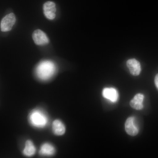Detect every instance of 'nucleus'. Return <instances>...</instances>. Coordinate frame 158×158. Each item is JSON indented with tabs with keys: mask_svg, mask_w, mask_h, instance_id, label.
<instances>
[{
	"mask_svg": "<svg viewBox=\"0 0 158 158\" xmlns=\"http://www.w3.org/2000/svg\"><path fill=\"white\" fill-rule=\"evenodd\" d=\"M16 22V18L14 13H11L6 15L1 22V30L2 32L11 31Z\"/></svg>",
	"mask_w": 158,
	"mask_h": 158,
	"instance_id": "obj_3",
	"label": "nucleus"
},
{
	"mask_svg": "<svg viewBox=\"0 0 158 158\" xmlns=\"http://www.w3.org/2000/svg\"><path fill=\"white\" fill-rule=\"evenodd\" d=\"M126 131L131 136H135L138 133V129L135 123V118L130 117L127 118L125 123Z\"/></svg>",
	"mask_w": 158,
	"mask_h": 158,
	"instance_id": "obj_6",
	"label": "nucleus"
},
{
	"mask_svg": "<svg viewBox=\"0 0 158 158\" xmlns=\"http://www.w3.org/2000/svg\"><path fill=\"white\" fill-rule=\"evenodd\" d=\"M56 152L55 147L48 143H44L40 148L39 153L42 156H51L53 155Z\"/></svg>",
	"mask_w": 158,
	"mask_h": 158,
	"instance_id": "obj_11",
	"label": "nucleus"
},
{
	"mask_svg": "<svg viewBox=\"0 0 158 158\" xmlns=\"http://www.w3.org/2000/svg\"><path fill=\"white\" fill-rule=\"evenodd\" d=\"M127 65L129 69L130 73L135 76L139 75L141 71L140 62L136 59H129L127 62Z\"/></svg>",
	"mask_w": 158,
	"mask_h": 158,
	"instance_id": "obj_7",
	"label": "nucleus"
},
{
	"mask_svg": "<svg viewBox=\"0 0 158 158\" xmlns=\"http://www.w3.org/2000/svg\"><path fill=\"white\" fill-rule=\"evenodd\" d=\"M32 37L34 42L37 45H45L49 42L46 34L40 30H35L33 33Z\"/></svg>",
	"mask_w": 158,
	"mask_h": 158,
	"instance_id": "obj_4",
	"label": "nucleus"
},
{
	"mask_svg": "<svg viewBox=\"0 0 158 158\" xmlns=\"http://www.w3.org/2000/svg\"><path fill=\"white\" fill-rule=\"evenodd\" d=\"M155 83L157 88L158 89V73L156 76L155 78Z\"/></svg>",
	"mask_w": 158,
	"mask_h": 158,
	"instance_id": "obj_13",
	"label": "nucleus"
},
{
	"mask_svg": "<svg viewBox=\"0 0 158 158\" xmlns=\"http://www.w3.org/2000/svg\"><path fill=\"white\" fill-rule=\"evenodd\" d=\"M29 120L32 125L35 127H44L48 122L46 115L40 110H36L32 111L29 116Z\"/></svg>",
	"mask_w": 158,
	"mask_h": 158,
	"instance_id": "obj_2",
	"label": "nucleus"
},
{
	"mask_svg": "<svg viewBox=\"0 0 158 158\" xmlns=\"http://www.w3.org/2000/svg\"><path fill=\"white\" fill-rule=\"evenodd\" d=\"M23 153L27 156H32L35 154L36 149L33 142L31 140L26 141Z\"/></svg>",
	"mask_w": 158,
	"mask_h": 158,
	"instance_id": "obj_12",
	"label": "nucleus"
},
{
	"mask_svg": "<svg viewBox=\"0 0 158 158\" xmlns=\"http://www.w3.org/2000/svg\"><path fill=\"white\" fill-rule=\"evenodd\" d=\"M44 13L47 18L52 20L56 17V4L53 2H47L43 6Z\"/></svg>",
	"mask_w": 158,
	"mask_h": 158,
	"instance_id": "obj_5",
	"label": "nucleus"
},
{
	"mask_svg": "<svg viewBox=\"0 0 158 158\" xmlns=\"http://www.w3.org/2000/svg\"><path fill=\"white\" fill-rule=\"evenodd\" d=\"M102 95L104 98L112 102H116L118 100V94L117 90L113 88H106L103 89Z\"/></svg>",
	"mask_w": 158,
	"mask_h": 158,
	"instance_id": "obj_8",
	"label": "nucleus"
},
{
	"mask_svg": "<svg viewBox=\"0 0 158 158\" xmlns=\"http://www.w3.org/2000/svg\"><path fill=\"white\" fill-rule=\"evenodd\" d=\"M53 131L57 135H62L65 131V127L64 124L60 120H55L52 124Z\"/></svg>",
	"mask_w": 158,
	"mask_h": 158,
	"instance_id": "obj_10",
	"label": "nucleus"
},
{
	"mask_svg": "<svg viewBox=\"0 0 158 158\" xmlns=\"http://www.w3.org/2000/svg\"><path fill=\"white\" fill-rule=\"evenodd\" d=\"M56 65L50 61H44L39 63L36 69L37 77L45 81L50 79L56 71Z\"/></svg>",
	"mask_w": 158,
	"mask_h": 158,
	"instance_id": "obj_1",
	"label": "nucleus"
},
{
	"mask_svg": "<svg viewBox=\"0 0 158 158\" xmlns=\"http://www.w3.org/2000/svg\"><path fill=\"white\" fill-rule=\"evenodd\" d=\"M144 98V95L141 94H137L130 102V106L135 110H141L143 108V102Z\"/></svg>",
	"mask_w": 158,
	"mask_h": 158,
	"instance_id": "obj_9",
	"label": "nucleus"
}]
</instances>
